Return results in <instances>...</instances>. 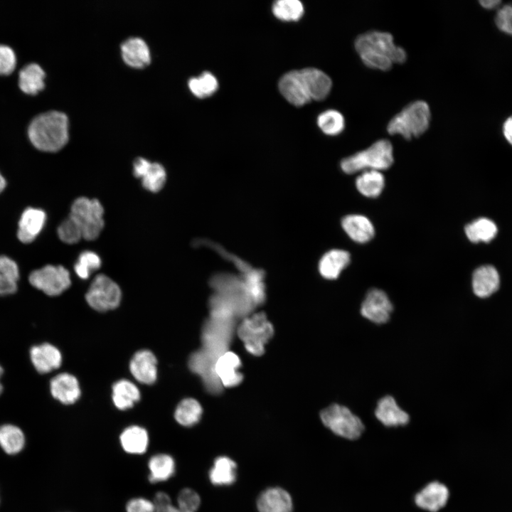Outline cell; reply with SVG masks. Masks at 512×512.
<instances>
[{"mask_svg": "<svg viewBox=\"0 0 512 512\" xmlns=\"http://www.w3.org/2000/svg\"><path fill=\"white\" fill-rule=\"evenodd\" d=\"M279 89L283 97L294 106H302L311 101L300 70L285 73L279 80Z\"/></svg>", "mask_w": 512, "mask_h": 512, "instance_id": "16", "label": "cell"}, {"mask_svg": "<svg viewBox=\"0 0 512 512\" xmlns=\"http://www.w3.org/2000/svg\"><path fill=\"white\" fill-rule=\"evenodd\" d=\"M57 233L59 238L67 244L76 243L82 238L79 228L70 217L60 224Z\"/></svg>", "mask_w": 512, "mask_h": 512, "instance_id": "43", "label": "cell"}, {"mask_svg": "<svg viewBox=\"0 0 512 512\" xmlns=\"http://www.w3.org/2000/svg\"><path fill=\"white\" fill-rule=\"evenodd\" d=\"M257 508L259 512H292V499L282 488L270 487L257 497Z\"/></svg>", "mask_w": 512, "mask_h": 512, "instance_id": "20", "label": "cell"}, {"mask_svg": "<svg viewBox=\"0 0 512 512\" xmlns=\"http://www.w3.org/2000/svg\"><path fill=\"white\" fill-rule=\"evenodd\" d=\"M19 270L11 258L0 255V296L15 293L18 288Z\"/></svg>", "mask_w": 512, "mask_h": 512, "instance_id": "34", "label": "cell"}, {"mask_svg": "<svg viewBox=\"0 0 512 512\" xmlns=\"http://www.w3.org/2000/svg\"><path fill=\"white\" fill-rule=\"evenodd\" d=\"M6 186V182L4 176L0 173V193L4 191Z\"/></svg>", "mask_w": 512, "mask_h": 512, "instance_id": "52", "label": "cell"}, {"mask_svg": "<svg viewBox=\"0 0 512 512\" xmlns=\"http://www.w3.org/2000/svg\"><path fill=\"white\" fill-rule=\"evenodd\" d=\"M273 327L262 312L247 316L238 329V334L245 349L251 354L261 356L265 345L273 335Z\"/></svg>", "mask_w": 512, "mask_h": 512, "instance_id": "8", "label": "cell"}, {"mask_svg": "<svg viewBox=\"0 0 512 512\" xmlns=\"http://www.w3.org/2000/svg\"><path fill=\"white\" fill-rule=\"evenodd\" d=\"M377 420L387 427L405 426L410 421L409 415L401 409L391 396H385L378 402L375 410Z\"/></svg>", "mask_w": 512, "mask_h": 512, "instance_id": "22", "label": "cell"}, {"mask_svg": "<svg viewBox=\"0 0 512 512\" xmlns=\"http://www.w3.org/2000/svg\"><path fill=\"white\" fill-rule=\"evenodd\" d=\"M148 480L151 484L161 483L170 479L176 471V462L174 457L166 453H157L152 455L147 464Z\"/></svg>", "mask_w": 512, "mask_h": 512, "instance_id": "28", "label": "cell"}, {"mask_svg": "<svg viewBox=\"0 0 512 512\" xmlns=\"http://www.w3.org/2000/svg\"><path fill=\"white\" fill-rule=\"evenodd\" d=\"M235 319L210 316L202 330V348L216 361L228 351L232 340Z\"/></svg>", "mask_w": 512, "mask_h": 512, "instance_id": "9", "label": "cell"}, {"mask_svg": "<svg viewBox=\"0 0 512 512\" xmlns=\"http://www.w3.org/2000/svg\"><path fill=\"white\" fill-rule=\"evenodd\" d=\"M133 174L141 179L145 189L153 193L159 191L164 187L166 179V173L161 164L150 162L142 157L134 160Z\"/></svg>", "mask_w": 512, "mask_h": 512, "instance_id": "15", "label": "cell"}, {"mask_svg": "<svg viewBox=\"0 0 512 512\" xmlns=\"http://www.w3.org/2000/svg\"><path fill=\"white\" fill-rule=\"evenodd\" d=\"M16 56L9 46L0 44V75L11 74L16 68Z\"/></svg>", "mask_w": 512, "mask_h": 512, "instance_id": "46", "label": "cell"}, {"mask_svg": "<svg viewBox=\"0 0 512 512\" xmlns=\"http://www.w3.org/2000/svg\"><path fill=\"white\" fill-rule=\"evenodd\" d=\"M449 489L444 483L434 480L424 485L413 497L417 508L425 512H439L447 504Z\"/></svg>", "mask_w": 512, "mask_h": 512, "instance_id": "12", "label": "cell"}, {"mask_svg": "<svg viewBox=\"0 0 512 512\" xmlns=\"http://www.w3.org/2000/svg\"><path fill=\"white\" fill-rule=\"evenodd\" d=\"M3 373H4V368L0 365V395L1 394L3 389H4L3 385L1 383V378L3 375Z\"/></svg>", "mask_w": 512, "mask_h": 512, "instance_id": "53", "label": "cell"}, {"mask_svg": "<svg viewBox=\"0 0 512 512\" xmlns=\"http://www.w3.org/2000/svg\"><path fill=\"white\" fill-rule=\"evenodd\" d=\"M122 292L118 284L105 274L97 275L85 294L87 304L98 311L117 308L121 301Z\"/></svg>", "mask_w": 512, "mask_h": 512, "instance_id": "10", "label": "cell"}, {"mask_svg": "<svg viewBox=\"0 0 512 512\" xmlns=\"http://www.w3.org/2000/svg\"><path fill=\"white\" fill-rule=\"evenodd\" d=\"M354 45L363 63L370 68L386 71L394 63H402L407 58L405 50L397 46L387 32H366L357 37Z\"/></svg>", "mask_w": 512, "mask_h": 512, "instance_id": "2", "label": "cell"}, {"mask_svg": "<svg viewBox=\"0 0 512 512\" xmlns=\"http://www.w3.org/2000/svg\"><path fill=\"white\" fill-rule=\"evenodd\" d=\"M188 87L196 97L203 98L212 95L218 87L216 78L209 72H203L198 77L188 80Z\"/></svg>", "mask_w": 512, "mask_h": 512, "instance_id": "40", "label": "cell"}, {"mask_svg": "<svg viewBox=\"0 0 512 512\" xmlns=\"http://www.w3.org/2000/svg\"><path fill=\"white\" fill-rule=\"evenodd\" d=\"M501 4L498 0L480 1L479 4L485 9L491 10L499 6Z\"/></svg>", "mask_w": 512, "mask_h": 512, "instance_id": "51", "label": "cell"}, {"mask_svg": "<svg viewBox=\"0 0 512 512\" xmlns=\"http://www.w3.org/2000/svg\"><path fill=\"white\" fill-rule=\"evenodd\" d=\"M119 443L125 453L131 455H142L149 447L148 432L141 426H129L120 434Z\"/></svg>", "mask_w": 512, "mask_h": 512, "instance_id": "26", "label": "cell"}, {"mask_svg": "<svg viewBox=\"0 0 512 512\" xmlns=\"http://www.w3.org/2000/svg\"><path fill=\"white\" fill-rule=\"evenodd\" d=\"M52 396L63 404L74 403L80 395L77 378L68 373H62L53 377L50 382Z\"/></svg>", "mask_w": 512, "mask_h": 512, "instance_id": "21", "label": "cell"}, {"mask_svg": "<svg viewBox=\"0 0 512 512\" xmlns=\"http://www.w3.org/2000/svg\"><path fill=\"white\" fill-rule=\"evenodd\" d=\"M385 186V178L381 171L369 170L361 172L356 179L357 190L364 196H378Z\"/></svg>", "mask_w": 512, "mask_h": 512, "instance_id": "35", "label": "cell"}, {"mask_svg": "<svg viewBox=\"0 0 512 512\" xmlns=\"http://www.w3.org/2000/svg\"><path fill=\"white\" fill-rule=\"evenodd\" d=\"M152 501L155 505V507H159L172 503L171 498L169 495L164 491H159L156 493Z\"/></svg>", "mask_w": 512, "mask_h": 512, "instance_id": "48", "label": "cell"}, {"mask_svg": "<svg viewBox=\"0 0 512 512\" xmlns=\"http://www.w3.org/2000/svg\"><path fill=\"white\" fill-rule=\"evenodd\" d=\"M240 366V358L233 352L228 351L218 358L215 370L223 387H234L242 382L243 376L238 371Z\"/></svg>", "mask_w": 512, "mask_h": 512, "instance_id": "25", "label": "cell"}, {"mask_svg": "<svg viewBox=\"0 0 512 512\" xmlns=\"http://www.w3.org/2000/svg\"><path fill=\"white\" fill-rule=\"evenodd\" d=\"M140 399L138 388L131 381L119 380L112 386V400L117 408L124 410L133 407Z\"/></svg>", "mask_w": 512, "mask_h": 512, "instance_id": "32", "label": "cell"}, {"mask_svg": "<svg viewBox=\"0 0 512 512\" xmlns=\"http://www.w3.org/2000/svg\"><path fill=\"white\" fill-rule=\"evenodd\" d=\"M28 136L36 149L48 152L57 151L68 140V117L56 110L41 113L30 122Z\"/></svg>", "mask_w": 512, "mask_h": 512, "instance_id": "3", "label": "cell"}, {"mask_svg": "<svg viewBox=\"0 0 512 512\" xmlns=\"http://www.w3.org/2000/svg\"><path fill=\"white\" fill-rule=\"evenodd\" d=\"M45 77L46 73L38 64H26L19 71L18 86L23 92L35 95L44 88Z\"/></svg>", "mask_w": 512, "mask_h": 512, "instance_id": "31", "label": "cell"}, {"mask_svg": "<svg viewBox=\"0 0 512 512\" xmlns=\"http://www.w3.org/2000/svg\"><path fill=\"white\" fill-rule=\"evenodd\" d=\"M103 214V207L97 199L80 197L73 201L68 217L78 225L83 239L93 240L104 228Z\"/></svg>", "mask_w": 512, "mask_h": 512, "instance_id": "6", "label": "cell"}, {"mask_svg": "<svg viewBox=\"0 0 512 512\" xmlns=\"http://www.w3.org/2000/svg\"><path fill=\"white\" fill-rule=\"evenodd\" d=\"M393 309V304L385 292L371 289L361 304V313L370 321L380 324L388 321Z\"/></svg>", "mask_w": 512, "mask_h": 512, "instance_id": "14", "label": "cell"}, {"mask_svg": "<svg viewBox=\"0 0 512 512\" xmlns=\"http://www.w3.org/2000/svg\"><path fill=\"white\" fill-rule=\"evenodd\" d=\"M324 425L335 435L356 441L363 434L365 426L362 420L347 407L333 404L324 409L320 413Z\"/></svg>", "mask_w": 512, "mask_h": 512, "instance_id": "7", "label": "cell"}, {"mask_svg": "<svg viewBox=\"0 0 512 512\" xmlns=\"http://www.w3.org/2000/svg\"><path fill=\"white\" fill-rule=\"evenodd\" d=\"M341 225L348 237L358 243L370 241L375 235L371 221L362 215L351 214L345 216L341 220Z\"/></svg>", "mask_w": 512, "mask_h": 512, "instance_id": "27", "label": "cell"}, {"mask_svg": "<svg viewBox=\"0 0 512 512\" xmlns=\"http://www.w3.org/2000/svg\"><path fill=\"white\" fill-rule=\"evenodd\" d=\"M210 285L215 291L209 300L212 317L245 318L257 306L240 275L218 273L211 277Z\"/></svg>", "mask_w": 512, "mask_h": 512, "instance_id": "1", "label": "cell"}, {"mask_svg": "<svg viewBox=\"0 0 512 512\" xmlns=\"http://www.w3.org/2000/svg\"><path fill=\"white\" fill-rule=\"evenodd\" d=\"M155 512H188L179 508L177 506H174L172 503L156 507Z\"/></svg>", "mask_w": 512, "mask_h": 512, "instance_id": "50", "label": "cell"}, {"mask_svg": "<svg viewBox=\"0 0 512 512\" xmlns=\"http://www.w3.org/2000/svg\"><path fill=\"white\" fill-rule=\"evenodd\" d=\"M351 261L350 254L343 250H331L325 253L319 263L321 275L328 279L338 277Z\"/></svg>", "mask_w": 512, "mask_h": 512, "instance_id": "29", "label": "cell"}, {"mask_svg": "<svg viewBox=\"0 0 512 512\" xmlns=\"http://www.w3.org/2000/svg\"><path fill=\"white\" fill-rule=\"evenodd\" d=\"M465 233L472 242H488L496 236L497 227L491 220L481 218L468 224L465 227Z\"/></svg>", "mask_w": 512, "mask_h": 512, "instance_id": "37", "label": "cell"}, {"mask_svg": "<svg viewBox=\"0 0 512 512\" xmlns=\"http://www.w3.org/2000/svg\"><path fill=\"white\" fill-rule=\"evenodd\" d=\"M30 360L39 373H48L58 368L62 363L60 351L48 343L33 346L29 351Z\"/></svg>", "mask_w": 512, "mask_h": 512, "instance_id": "17", "label": "cell"}, {"mask_svg": "<svg viewBox=\"0 0 512 512\" xmlns=\"http://www.w3.org/2000/svg\"><path fill=\"white\" fill-rule=\"evenodd\" d=\"M25 444L23 431L17 426L6 424L0 426V447L9 454L18 453Z\"/></svg>", "mask_w": 512, "mask_h": 512, "instance_id": "36", "label": "cell"}, {"mask_svg": "<svg viewBox=\"0 0 512 512\" xmlns=\"http://www.w3.org/2000/svg\"><path fill=\"white\" fill-rule=\"evenodd\" d=\"M431 112L427 102L417 100L407 105L388 124L390 134L411 139L422 134L430 126Z\"/></svg>", "mask_w": 512, "mask_h": 512, "instance_id": "5", "label": "cell"}, {"mask_svg": "<svg viewBox=\"0 0 512 512\" xmlns=\"http://www.w3.org/2000/svg\"><path fill=\"white\" fill-rule=\"evenodd\" d=\"M46 221V213L36 208H27L18 221L17 237L23 243L33 241L43 228Z\"/></svg>", "mask_w": 512, "mask_h": 512, "instance_id": "19", "label": "cell"}, {"mask_svg": "<svg viewBox=\"0 0 512 512\" xmlns=\"http://www.w3.org/2000/svg\"><path fill=\"white\" fill-rule=\"evenodd\" d=\"M177 506L188 512H196L201 505L199 494L192 489H182L177 496Z\"/></svg>", "mask_w": 512, "mask_h": 512, "instance_id": "44", "label": "cell"}, {"mask_svg": "<svg viewBox=\"0 0 512 512\" xmlns=\"http://www.w3.org/2000/svg\"><path fill=\"white\" fill-rule=\"evenodd\" d=\"M156 507L152 500L137 496L128 500L125 512H155Z\"/></svg>", "mask_w": 512, "mask_h": 512, "instance_id": "47", "label": "cell"}, {"mask_svg": "<svg viewBox=\"0 0 512 512\" xmlns=\"http://www.w3.org/2000/svg\"><path fill=\"white\" fill-rule=\"evenodd\" d=\"M273 14L286 21H297L304 14V6L298 0H278L272 5Z\"/></svg>", "mask_w": 512, "mask_h": 512, "instance_id": "41", "label": "cell"}, {"mask_svg": "<svg viewBox=\"0 0 512 512\" xmlns=\"http://www.w3.org/2000/svg\"><path fill=\"white\" fill-rule=\"evenodd\" d=\"M393 163V150L390 141L380 139L367 149L343 159L341 168L343 172L352 174L374 170L383 171Z\"/></svg>", "mask_w": 512, "mask_h": 512, "instance_id": "4", "label": "cell"}, {"mask_svg": "<svg viewBox=\"0 0 512 512\" xmlns=\"http://www.w3.org/2000/svg\"><path fill=\"white\" fill-rule=\"evenodd\" d=\"M30 284L48 296H58L71 284L68 270L61 265H48L33 270L28 277Z\"/></svg>", "mask_w": 512, "mask_h": 512, "instance_id": "11", "label": "cell"}, {"mask_svg": "<svg viewBox=\"0 0 512 512\" xmlns=\"http://www.w3.org/2000/svg\"><path fill=\"white\" fill-rule=\"evenodd\" d=\"M122 55L126 63L134 68H142L150 62L149 49L145 41L132 37L121 45Z\"/></svg>", "mask_w": 512, "mask_h": 512, "instance_id": "30", "label": "cell"}, {"mask_svg": "<svg viewBox=\"0 0 512 512\" xmlns=\"http://www.w3.org/2000/svg\"><path fill=\"white\" fill-rule=\"evenodd\" d=\"M236 463L230 458L221 456L217 457L209 471L210 482L215 486L230 485L236 479Z\"/></svg>", "mask_w": 512, "mask_h": 512, "instance_id": "33", "label": "cell"}, {"mask_svg": "<svg viewBox=\"0 0 512 512\" xmlns=\"http://www.w3.org/2000/svg\"><path fill=\"white\" fill-rule=\"evenodd\" d=\"M300 72L311 100L321 101L329 95L332 82L325 73L314 68H304Z\"/></svg>", "mask_w": 512, "mask_h": 512, "instance_id": "24", "label": "cell"}, {"mask_svg": "<svg viewBox=\"0 0 512 512\" xmlns=\"http://www.w3.org/2000/svg\"><path fill=\"white\" fill-rule=\"evenodd\" d=\"M101 264V259L97 253L85 250L80 254L74 270L80 278L87 279L93 272L100 267Z\"/></svg>", "mask_w": 512, "mask_h": 512, "instance_id": "42", "label": "cell"}, {"mask_svg": "<svg viewBox=\"0 0 512 512\" xmlns=\"http://www.w3.org/2000/svg\"><path fill=\"white\" fill-rule=\"evenodd\" d=\"M494 22L501 32L512 36V4L503 5L498 9Z\"/></svg>", "mask_w": 512, "mask_h": 512, "instance_id": "45", "label": "cell"}, {"mask_svg": "<svg viewBox=\"0 0 512 512\" xmlns=\"http://www.w3.org/2000/svg\"><path fill=\"white\" fill-rule=\"evenodd\" d=\"M202 412V407L196 400L186 398L176 407L174 418L182 426L192 427L199 422Z\"/></svg>", "mask_w": 512, "mask_h": 512, "instance_id": "38", "label": "cell"}, {"mask_svg": "<svg viewBox=\"0 0 512 512\" xmlns=\"http://www.w3.org/2000/svg\"><path fill=\"white\" fill-rule=\"evenodd\" d=\"M157 361L154 353L149 350H140L132 356L130 372L139 383L150 385L157 378Z\"/></svg>", "mask_w": 512, "mask_h": 512, "instance_id": "18", "label": "cell"}, {"mask_svg": "<svg viewBox=\"0 0 512 512\" xmlns=\"http://www.w3.org/2000/svg\"><path fill=\"white\" fill-rule=\"evenodd\" d=\"M502 132L506 141L512 145V115L504 121L502 126Z\"/></svg>", "mask_w": 512, "mask_h": 512, "instance_id": "49", "label": "cell"}, {"mask_svg": "<svg viewBox=\"0 0 512 512\" xmlns=\"http://www.w3.org/2000/svg\"><path fill=\"white\" fill-rule=\"evenodd\" d=\"M500 287V277L495 267L485 265L478 267L473 273L472 289L480 299H486L496 292Z\"/></svg>", "mask_w": 512, "mask_h": 512, "instance_id": "23", "label": "cell"}, {"mask_svg": "<svg viewBox=\"0 0 512 512\" xmlns=\"http://www.w3.org/2000/svg\"><path fill=\"white\" fill-rule=\"evenodd\" d=\"M215 363L203 348L193 352L188 361L190 369L201 377L208 391L213 394L221 393L223 388L215 373Z\"/></svg>", "mask_w": 512, "mask_h": 512, "instance_id": "13", "label": "cell"}, {"mask_svg": "<svg viewBox=\"0 0 512 512\" xmlns=\"http://www.w3.org/2000/svg\"><path fill=\"white\" fill-rule=\"evenodd\" d=\"M317 124L324 134L336 136L344 129L345 119L340 112L327 110L318 116Z\"/></svg>", "mask_w": 512, "mask_h": 512, "instance_id": "39", "label": "cell"}]
</instances>
